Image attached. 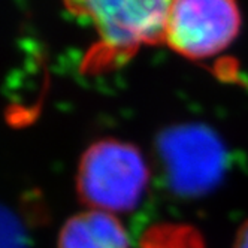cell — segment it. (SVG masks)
Instances as JSON below:
<instances>
[{"mask_svg":"<svg viewBox=\"0 0 248 248\" xmlns=\"http://www.w3.org/2000/svg\"><path fill=\"white\" fill-rule=\"evenodd\" d=\"M173 0H64L66 8L97 33L88 70L112 69L145 45L165 42Z\"/></svg>","mask_w":248,"mask_h":248,"instance_id":"cell-1","label":"cell"},{"mask_svg":"<svg viewBox=\"0 0 248 248\" xmlns=\"http://www.w3.org/2000/svg\"><path fill=\"white\" fill-rule=\"evenodd\" d=\"M150 181L145 158L135 145L102 139L88 148L78 166L81 201L97 211L127 212L144 198Z\"/></svg>","mask_w":248,"mask_h":248,"instance_id":"cell-2","label":"cell"},{"mask_svg":"<svg viewBox=\"0 0 248 248\" xmlns=\"http://www.w3.org/2000/svg\"><path fill=\"white\" fill-rule=\"evenodd\" d=\"M157 155L169 188L181 198L211 193L229 168L226 145L203 124H178L162 132Z\"/></svg>","mask_w":248,"mask_h":248,"instance_id":"cell-3","label":"cell"},{"mask_svg":"<svg viewBox=\"0 0 248 248\" xmlns=\"http://www.w3.org/2000/svg\"><path fill=\"white\" fill-rule=\"evenodd\" d=\"M239 27L235 0H173L165 42L187 59L203 60L224 51Z\"/></svg>","mask_w":248,"mask_h":248,"instance_id":"cell-4","label":"cell"},{"mask_svg":"<svg viewBox=\"0 0 248 248\" xmlns=\"http://www.w3.org/2000/svg\"><path fill=\"white\" fill-rule=\"evenodd\" d=\"M59 248H130V241L114 216L90 209L66 221L59 236Z\"/></svg>","mask_w":248,"mask_h":248,"instance_id":"cell-5","label":"cell"},{"mask_svg":"<svg viewBox=\"0 0 248 248\" xmlns=\"http://www.w3.org/2000/svg\"><path fill=\"white\" fill-rule=\"evenodd\" d=\"M0 248H29L26 226L3 203H0Z\"/></svg>","mask_w":248,"mask_h":248,"instance_id":"cell-6","label":"cell"},{"mask_svg":"<svg viewBox=\"0 0 248 248\" xmlns=\"http://www.w3.org/2000/svg\"><path fill=\"white\" fill-rule=\"evenodd\" d=\"M233 248H248V221H245L239 229Z\"/></svg>","mask_w":248,"mask_h":248,"instance_id":"cell-7","label":"cell"}]
</instances>
